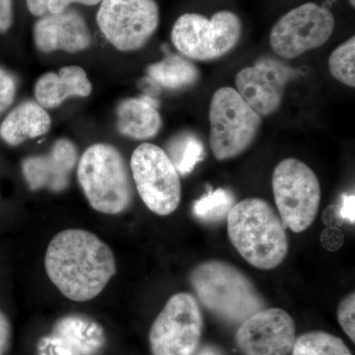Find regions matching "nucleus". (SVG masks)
I'll return each mask as SVG.
<instances>
[{
    "label": "nucleus",
    "instance_id": "1",
    "mask_svg": "<svg viewBox=\"0 0 355 355\" xmlns=\"http://www.w3.org/2000/svg\"><path fill=\"white\" fill-rule=\"evenodd\" d=\"M44 268L58 291L76 302L99 295L116 272L108 245L83 229H67L51 239Z\"/></svg>",
    "mask_w": 355,
    "mask_h": 355
},
{
    "label": "nucleus",
    "instance_id": "2",
    "mask_svg": "<svg viewBox=\"0 0 355 355\" xmlns=\"http://www.w3.org/2000/svg\"><path fill=\"white\" fill-rule=\"evenodd\" d=\"M229 239L254 268H277L288 253L286 226L272 205L259 198L235 203L227 216Z\"/></svg>",
    "mask_w": 355,
    "mask_h": 355
},
{
    "label": "nucleus",
    "instance_id": "3",
    "mask_svg": "<svg viewBox=\"0 0 355 355\" xmlns=\"http://www.w3.org/2000/svg\"><path fill=\"white\" fill-rule=\"evenodd\" d=\"M190 280L200 302L228 323L242 324L266 308L251 279L227 261H203L193 268Z\"/></svg>",
    "mask_w": 355,
    "mask_h": 355
},
{
    "label": "nucleus",
    "instance_id": "4",
    "mask_svg": "<svg viewBox=\"0 0 355 355\" xmlns=\"http://www.w3.org/2000/svg\"><path fill=\"white\" fill-rule=\"evenodd\" d=\"M77 178L97 211L116 216L132 205L133 188L127 163L111 144H96L86 149L79 160Z\"/></svg>",
    "mask_w": 355,
    "mask_h": 355
},
{
    "label": "nucleus",
    "instance_id": "5",
    "mask_svg": "<svg viewBox=\"0 0 355 355\" xmlns=\"http://www.w3.org/2000/svg\"><path fill=\"white\" fill-rule=\"evenodd\" d=\"M209 121L210 148L217 160L225 161L251 146L260 130L261 116L236 89L222 87L212 96Z\"/></svg>",
    "mask_w": 355,
    "mask_h": 355
},
{
    "label": "nucleus",
    "instance_id": "6",
    "mask_svg": "<svg viewBox=\"0 0 355 355\" xmlns=\"http://www.w3.org/2000/svg\"><path fill=\"white\" fill-rule=\"evenodd\" d=\"M242 31L241 20L232 11H218L210 19L187 13L175 22L171 38L184 57L205 62L230 53L241 40Z\"/></svg>",
    "mask_w": 355,
    "mask_h": 355
},
{
    "label": "nucleus",
    "instance_id": "7",
    "mask_svg": "<svg viewBox=\"0 0 355 355\" xmlns=\"http://www.w3.org/2000/svg\"><path fill=\"white\" fill-rule=\"evenodd\" d=\"M272 184L284 225L295 233L307 230L321 202V186L315 172L298 159L286 158L275 167Z\"/></svg>",
    "mask_w": 355,
    "mask_h": 355
},
{
    "label": "nucleus",
    "instance_id": "8",
    "mask_svg": "<svg viewBox=\"0 0 355 355\" xmlns=\"http://www.w3.org/2000/svg\"><path fill=\"white\" fill-rule=\"evenodd\" d=\"M130 170L140 198L151 211L165 216L179 207L180 175L165 150L155 144H140L133 151Z\"/></svg>",
    "mask_w": 355,
    "mask_h": 355
},
{
    "label": "nucleus",
    "instance_id": "9",
    "mask_svg": "<svg viewBox=\"0 0 355 355\" xmlns=\"http://www.w3.org/2000/svg\"><path fill=\"white\" fill-rule=\"evenodd\" d=\"M203 319L197 299L175 294L156 318L149 334L153 355H193L202 338Z\"/></svg>",
    "mask_w": 355,
    "mask_h": 355
},
{
    "label": "nucleus",
    "instance_id": "10",
    "mask_svg": "<svg viewBox=\"0 0 355 355\" xmlns=\"http://www.w3.org/2000/svg\"><path fill=\"white\" fill-rule=\"evenodd\" d=\"M97 23L103 35L121 51L139 50L160 21L155 0H102Z\"/></svg>",
    "mask_w": 355,
    "mask_h": 355
},
{
    "label": "nucleus",
    "instance_id": "11",
    "mask_svg": "<svg viewBox=\"0 0 355 355\" xmlns=\"http://www.w3.org/2000/svg\"><path fill=\"white\" fill-rule=\"evenodd\" d=\"M335 17L326 7L308 2L287 12L270 32L272 51L280 58L293 60L324 46L333 35Z\"/></svg>",
    "mask_w": 355,
    "mask_h": 355
},
{
    "label": "nucleus",
    "instance_id": "12",
    "mask_svg": "<svg viewBox=\"0 0 355 355\" xmlns=\"http://www.w3.org/2000/svg\"><path fill=\"white\" fill-rule=\"evenodd\" d=\"M236 342L244 355H288L296 342L295 323L286 311L265 308L243 322Z\"/></svg>",
    "mask_w": 355,
    "mask_h": 355
},
{
    "label": "nucleus",
    "instance_id": "13",
    "mask_svg": "<svg viewBox=\"0 0 355 355\" xmlns=\"http://www.w3.org/2000/svg\"><path fill=\"white\" fill-rule=\"evenodd\" d=\"M291 77V69L286 65L273 58H263L254 67L238 72L236 90L261 116H270L279 109Z\"/></svg>",
    "mask_w": 355,
    "mask_h": 355
},
{
    "label": "nucleus",
    "instance_id": "14",
    "mask_svg": "<svg viewBox=\"0 0 355 355\" xmlns=\"http://www.w3.org/2000/svg\"><path fill=\"white\" fill-rule=\"evenodd\" d=\"M34 40L43 53H77L90 46L91 34L83 16L67 8L62 12L42 16L34 27Z\"/></svg>",
    "mask_w": 355,
    "mask_h": 355
},
{
    "label": "nucleus",
    "instance_id": "15",
    "mask_svg": "<svg viewBox=\"0 0 355 355\" xmlns=\"http://www.w3.org/2000/svg\"><path fill=\"white\" fill-rule=\"evenodd\" d=\"M77 163V149L67 139H58L44 155L32 156L22 163L23 175L33 191H62L69 186L70 173Z\"/></svg>",
    "mask_w": 355,
    "mask_h": 355
},
{
    "label": "nucleus",
    "instance_id": "16",
    "mask_svg": "<svg viewBox=\"0 0 355 355\" xmlns=\"http://www.w3.org/2000/svg\"><path fill=\"white\" fill-rule=\"evenodd\" d=\"M92 85L87 74L79 67H65L60 72H49L40 77L35 86L37 101L44 109L60 106L70 97H87Z\"/></svg>",
    "mask_w": 355,
    "mask_h": 355
},
{
    "label": "nucleus",
    "instance_id": "17",
    "mask_svg": "<svg viewBox=\"0 0 355 355\" xmlns=\"http://www.w3.org/2000/svg\"><path fill=\"white\" fill-rule=\"evenodd\" d=\"M158 101L149 96L128 98L119 105L118 130L132 139H153L162 127Z\"/></svg>",
    "mask_w": 355,
    "mask_h": 355
},
{
    "label": "nucleus",
    "instance_id": "18",
    "mask_svg": "<svg viewBox=\"0 0 355 355\" xmlns=\"http://www.w3.org/2000/svg\"><path fill=\"white\" fill-rule=\"evenodd\" d=\"M51 128V116L39 103L27 101L16 107L0 125V137L9 146L41 137Z\"/></svg>",
    "mask_w": 355,
    "mask_h": 355
},
{
    "label": "nucleus",
    "instance_id": "19",
    "mask_svg": "<svg viewBox=\"0 0 355 355\" xmlns=\"http://www.w3.org/2000/svg\"><path fill=\"white\" fill-rule=\"evenodd\" d=\"M51 340L73 355H91L102 343V334L96 324L77 318L64 319Z\"/></svg>",
    "mask_w": 355,
    "mask_h": 355
},
{
    "label": "nucleus",
    "instance_id": "20",
    "mask_svg": "<svg viewBox=\"0 0 355 355\" xmlns=\"http://www.w3.org/2000/svg\"><path fill=\"white\" fill-rule=\"evenodd\" d=\"M147 74L160 87L179 90L195 85L200 79V71L193 62L178 55H168L157 64L149 65Z\"/></svg>",
    "mask_w": 355,
    "mask_h": 355
},
{
    "label": "nucleus",
    "instance_id": "21",
    "mask_svg": "<svg viewBox=\"0 0 355 355\" xmlns=\"http://www.w3.org/2000/svg\"><path fill=\"white\" fill-rule=\"evenodd\" d=\"M168 157L182 176L193 171L198 162L205 157L202 142L191 133H184L172 140L168 146Z\"/></svg>",
    "mask_w": 355,
    "mask_h": 355
},
{
    "label": "nucleus",
    "instance_id": "22",
    "mask_svg": "<svg viewBox=\"0 0 355 355\" xmlns=\"http://www.w3.org/2000/svg\"><path fill=\"white\" fill-rule=\"evenodd\" d=\"M292 355H352L342 338L324 331H311L296 338Z\"/></svg>",
    "mask_w": 355,
    "mask_h": 355
},
{
    "label": "nucleus",
    "instance_id": "23",
    "mask_svg": "<svg viewBox=\"0 0 355 355\" xmlns=\"http://www.w3.org/2000/svg\"><path fill=\"white\" fill-rule=\"evenodd\" d=\"M234 193L226 189L209 191L193 203V212L200 220L217 223L227 218L235 205Z\"/></svg>",
    "mask_w": 355,
    "mask_h": 355
},
{
    "label": "nucleus",
    "instance_id": "24",
    "mask_svg": "<svg viewBox=\"0 0 355 355\" xmlns=\"http://www.w3.org/2000/svg\"><path fill=\"white\" fill-rule=\"evenodd\" d=\"M355 38L340 44L329 58V69L336 80L349 87L355 86Z\"/></svg>",
    "mask_w": 355,
    "mask_h": 355
},
{
    "label": "nucleus",
    "instance_id": "25",
    "mask_svg": "<svg viewBox=\"0 0 355 355\" xmlns=\"http://www.w3.org/2000/svg\"><path fill=\"white\" fill-rule=\"evenodd\" d=\"M338 319L347 336L355 342V294L354 292L343 298L338 305Z\"/></svg>",
    "mask_w": 355,
    "mask_h": 355
},
{
    "label": "nucleus",
    "instance_id": "26",
    "mask_svg": "<svg viewBox=\"0 0 355 355\" xmlns=\"http://www.w3.org/2000/svg\"><path fill=\"white\" fill-rule=\"evenodd\" d=\"M15 93V78L6 69H0V114L11 106Z\"/></svg>",
    "mask_w": 355,
    "mask_h": 355
},
{
    "label": "nucleus",
    "instance_id": "27",
    "mask_svg": "<svg viewBox=\"0 0 355 355\" xmlns=\"http://www.w3.org/2000/svg\"><path fill=\"white\" fill-rule=\"evenodd\" d=\"M338 207V216L342 220H347L349 223L355 222V197L354 193H343L340 198V203Z\"/></svg>",
    "mask_w": 355,
    "mask_h": 355
},
{
    "label": "nucleus",
    "instance_id": "28",
    "mask_svg": "<svg viewBox=\"0 0 355 355\" xmlns=\"http://www.w3.org/2000/svg\"><path fill=\"white\" fill-rule=\"evenodd\" d=\"M322 244L330 251H336L342 247L343 235L338 227H329L324 231L321 238Z\"/></svg>",
    "mask_w": 355,
    "mask_h": 355
},
{
    "label": "nucleus",
    "instance_id": "29",
    "mask_svg": "<svg viewBox=\"0 0 355 355\" xmlns=\"http://www.w3.org/2000/svg\"><path fill=\"white\" fill-rule=\"evenodd\" d=\"M13 23L12 0H0V34L10 29Z\"/></svg>",
    "mask_w": 355,
    "mask_h": 355
},
{
    "label": "nucleus",
    "instance_id": "30",
    "mask_svg": "<svg viewBox=\"0 0 355 355\" xmlns=\"http://www.w3.org/2000/svg\"><path fill=\"white\" fill-rule=\"evenodd\" d=\"M101 1L102 0H50L49 11H50V13H60L69 8L71 3H80L83 6H93Z\"/></svg>",
    "mask_w": 355,
    "mask_h": 355
},
{
    "label": "nucleus",
    "instance_id": "31",
    "mask_svg": "<svg viewBox=\"0 0 355 355\" xmlns=\"http://www.w3.org/2000/svg\"><path fill=\"white\" fill-rule=\"evenodd\" d=\"M139 87L144 93V95L149 96L154 99H156L161 92L160 85L149 76L139 81Z\"/></svg>",
    "mask_w": 355,
    "mask_h": 355
},
{
    "label": "nucleus",
    "instance_id": "32",
    "mask_svg": "<svg viewBox=\"0 0 355 355\" xmlns=\"http://www.w3.org/2000/svg\"><path fill=\"white\" fill-rule=\"evenodd\" d=\"M9 336H10V326H9L8 320L0 312V355L6 352Z\"/></svg>",
    "mask_w": 355,
    "mask_h": 355
},
{
    "label": "nucleus",
    "instance_id": "33",
    "mask_svg": "<svg viewBox=\"0 0 355 355\" xmlns=\"http://www.w3.org/2000/svg\"><path fill=\"white\" fill-rule=\"evenodd\" d=\"M28 9L35 16L46 15L49 11L50 0H26Z\"/></svg>",
    "mask_w": 355,
    "mask_h": 355
},
{
    "label": "nucleus",
    "instance_id": "34",
    "mask_svg": "<svg viewBox=\"0 0 355 355\" xmlns=\"http://www.w3.org/2000/svg\"><path fill=\"white\" fill-rule=\"evenodd\" d=\"M324 221L330 227L340 226L343 220L340 219V216H338V207H335V205H331L329 209L324 210Z\"/></svg>",
    "mask_w": 355,
    "mask_h": 355
},
{
    "label": "nucleus",
    "instance_id": "35",
    "mask_svg": "<svg viewBox=\"0 0 355 355\" xmlns=\"http://www.w3.org/2000/svg\"><path fill=\"white\" fill-rule=\"evenodd\" d=\"M196 355H222L218 349L212 347H205Z\"/></svg>",
    "mask_w": 355,
    "mask_h": 355
},
{
    "label": "nucleus",
    "instance_id": "36",
    "mask_svg": "<svg viewBox=\"0 0 355 355\" xmlns=\"http://www.w3.org/2000/svg\"><path fill=\"white\" fill-rule=\"evenodd\" d=\"M350 4H352V7H354L355 6V1L354 0H349Z\"/></svg>",
    "mask_w": 355,
    "mask_h": 355
}]
</instances>
